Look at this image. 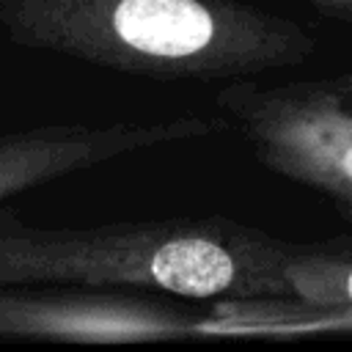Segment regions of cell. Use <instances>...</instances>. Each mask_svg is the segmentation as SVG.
Segmentation results:
<instances>
[{
  "label": "cell",
  "mask_w": 352,
  "mask_h": 352,
  "mask_svg": "<svg viewBox=\"0 0 352 352\" xmlns=\"http://www.w3.org/2000/svg\"><path fill=\"white\" fill-rule=\"evenodd\" d=\"M280 275L283 292L297 294L305 302L352 308V264L286 250Z\"/></svg>",
  "instance_id": "6"
},
{
  "label": "cell",
  "mask_w": 352,
  "mask_h": 352,
  "mask_svg": "<svg viewBox=\"0 0 352 352\" xmlns=\"http://www.w3.org/2000/svg\"><path fill=\"white\" fill-rule=\"evenodd\" d=\"M258 160L327 192L352 217V104L319 85H250L217 94Z\"/></svg>",
  "instance_id": "3"
},
{
  "label": "cell",
  "mask_w": 352,
  "mask_h": 352,
  "mask_svg": "<svg viewBox=\"0 0 352 352\" xmlns=\"http://www.w3.org/2000/svg\"><path fill=\"white\" fill-rule=\"evenodd\" d=\"M283 253L223 217L33 228L0 212V289L129 286L190 300L278 294Z\"/></svg>",
  "instance_id": "2"
},
{
  "label": "cell",
  "mask_w": 352,
  "mask_h": 352,
  "mask_svg": "<svg viewBox=\"0 0 352 352\" xmlns=\"http://www.w3.org/2000/svg\"><path fill=\"white\" fill-rule=\"evenodd\" d=\"M187 316L168 305H148L118 297L55 300L0 294V333L55 338H162L187 333Z\"/></svg>",
  "instance_id": "5"
},
{
  "label": "cell",
  "mask_w": 352,
  "mask_h": 352,
  "mask_svg": "<svg viewBox=\"0 0 352 352\" xmlns=\"http://www.w3.org/2000/svg\"><path fill=\"white\" fill-rule=\"evenodd\" d=\"M316 3H327V6H341V8H352V0H316Z\"/></svg>",
  "instance_id": "7"
},
{
  "label": "cell",
  "mask_w": 352,
  "mask_h": 352,
  "mask_svg": "<svg viewBox=\"0 0 352 352\" xmlns=\"http://www.w3.org/2000/svg\"><path fill=\"white\" fill-rule=\"evenodd\" d=\"M25 47L162 80H228L294 63L311 38L239 0H0Z\"/></svg>",
  "instance_id": "1"
},
{
  "label": "cell",
  "mask_w": 352,
  "mask_h": 352,
  "mask_svg": "<svg viewBox=\"0 0 352 352\" xmlns=\"http://www.w3.org/2000/svg\"><path fill=\"white\" fill-rule=\"evenodd\" d=\"M226 126L217 118L179 116L143 124H44L11 132L0 138V201L104 160L209 138Z\"/></svg>",
  "instance_id": "4"
}]
</instances>
